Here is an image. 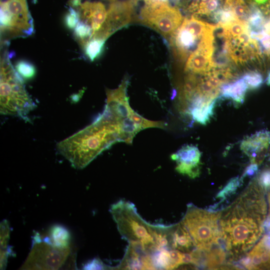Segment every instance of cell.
I'll use <instances>...</instances> for the list:
<instances>
[{
    "instance_id": "obj_12",
    "label": "cell",
    "mask_w": 270,
    "mask_h": 270,
    "mask_svg": "<svg viewBox=\"0 0 270 270\" xmlns=\"http://www.w3.org/2000/svg\"><path fill=\"white\" fill-rule=\"evenodd\" d=\"M270 144V132L266 130L256 132L242 140L240 150L250 158L252 163L260 164Z\"/></svg>"
},
{
    "instance_id": "obj_20",
    "label": "cell",
    "mask_w": 270,
    "mask_h": 270,
    "mask_svg": "<svg viewBox=\"0 0 270 270\" xmlns=\"http://www.w3.org/2000/svg\"><path fill=\"white\" fill-rule=\"evenodd\" d=\"M224 7L232 10L237 20L246 24L250 8L244 0H225Z\"/></svg>"
},
{
    "instance_id": "obj_30",
    "label": "cell",
    "mask_w": 270,
    "mask_h": 270,
    "mask_svg": "<svg viewBox=\"0 0 270 270\" xmlns=\"http://www.w3.org/2000/svg\"><path fill=\"white\" fill-rule=\"evenodd\" d=\"M258 181L262 188L270 189V168H266L260 172Z\"/></svg>"
},
{
    "instance_id": "obj_6",
    "label": "cell",
    "mask_w": 270,
    "mask_h": 270,
    "mask_svg": "<svg viewBox=\"0 0 270 270\" xmlns=\"http://www.w3.org/2000/svg\"><path fill=\"white\" fill-rule=\"evenodd\" d=\"M221 212H213L187 206L186 212L180 223L189 233L194 246L207 250L220 238V218Z\"/></svg>"
},
{
    "instance_id": "obj_17",
    "label": "cell",
    "mask_w": 270,
    "mask_h": 270,
    "mask_svg": "<svg viewBox=\"0 0 270 270\" xmlns=\"http://www.w3.org/2000/svg\"><path fill=\"white\" fill-rule=\"evenodd\" d=\"M172 238L173 249L186 252L194 246L189 233L180 222L174 225Z\"/></svg>"
},
{
    "instance_id": "obj_35",
    "label": "cell",
    "mask_w": 270,
    "mask_h": 270,
    "mask_svg": "<svg viewBox=\"0 0 270 270\" xmlns=\"http://www.w3.org/2000/svg\"><path fill=\"white\" fill-rule=\"evenodd\" d=\"M266 84L270 86V72L268 73V75L266 80Z\"/></svg>"
},
{
    "instance_id": "obj_25",
    "label": "cell",
    "mask_w": 270,
    "mask_h": 270,
    "mask_svg": "<svg viewBox=\"0 0 270 270\" xmlns=\"http://www.w3.org/2000/svg\"><path fill=\"white\" fill-rule=\"evenodd\" d=\"M240 178L238 177H235L231 179L216 195V198H220L221 200L219 204L233 194L240 186Z\"/></svg>"
},
{
    "instance_id": "obj_11",
    "label": "cell",
    "mask_w": 270,
    "mask_h": 270,
    "mask_svg": "<svg viewBox=\"0 0 270 270\" xmlns=\"http://www.w3.org/2000/svg\"><path fill=\"white\" fill-rule=\"evenodd\" d=\"M200 150L193 145H186L171 156V158L176 164V170L191 178H195L200 176Z\"/></svg>"
},
{
    "instance_id": "obj_34",
    "label": "cell",
    "mask_w": 270,
    "mask_h": 270,
    "mask_svg": "<svg viewBox=\"0 0 270 270\" xmlns=\"http://www.w3.org/2000/svg\"><path fill=\"white\" fill-rule=\"evenodd\" d=\"M144 0L146 4H150L160 0Z\"/></svg>"
},
{
    "instance_id": "obj_7",
    "label": "cell",
    "mask_w": 270,
    "mask_h": 270,
    "mask_svg": "<svg viewBox=\"0 0 270 270\" xmlns=\"http://www.w3.org/2000/svg\"><path fill=\"white\" fill-rule=\"evenodd\" d=\"M110 212L122 238L144 247L154 246L152 224L140 216L134 204L120 200L111 206Z\"/></svg>"
},
{
    "instance_id": "obj_8",
    "label": "cell",
    "mask_w": 270,
    "mask_h": 270,
    "mask_svg": "<svg viewBox=\"0 0 270 270\" xmlns=\"http://www.w3.org/2000/svg\"><path fill=\"white\" fill-rule=\"evenodd\" d=\"M138 20L168 38L181 24L182 17L176 7L164 0L146 4L140 12Z\"/></svg>"
},
{
    "instance_id": "obj_19",
    "label": "cell",
    "mask_w": 270,
    "mask_h": 270,
    "mask_svg": "<svg viewBox=\"0 0 270 270\" xmlns=\"http://www.w3.org/2000/svg\"><path fill=\"white\" fill-rule=\"evenodd\" d=\"M10 236V228L7 220L0 224V269L5 268L8 256L12 252L8 248V242Z\"/></svg>"
},
{
    "instance_id": "obj_33",
    "label": "cell",
    "mask_w": 270,
    "mask_h": 270,
    "mask_svg": "<svg viewBox=\"0 0 270 270\" xmlns=\"http://www.w3.org/2000/svg\"><path fill=\"white\" fill-rule=\"evenodd\" d=\"M80 0H71L70 2L72 6H78L80 4ZM108 0L114 1V0Z\"/></svg>"
},
{
    "instance_id": "obj_1",
    "label": "cell",
    "mask_w": 270,
    "mask_h": 270,
    "mask_svg": "<svg viewBox=\"0 0 270 270\" xmlns=\"http://www.w3.org/2000/svg\"><path fill=\"white\" fill-rule=\"evenodd\" d=\"M264 203L257 184L252 183L220 218V238L234 259L244 255L263 232Z\"/></svg>"
},
{
    "instance_id": "obj_18",
    "label": "cell",
    "mask_w": 270,
    "mask_h": 270,
    "mask_svg": "<svg viewBox=\"0 0 270 270\" xmlns=\"http://www.w3.org/2000/svg\"><path fill=\"white\" fill-rule=\"evenodd\" d=\"M216 98L210 100L202 106L192 110L189 114L192 118L198 123L205 125L214 114Z\"/></svg>"
},
{
    "instance_id": "obj_23",
    "label": "cell",
    "mask_w": 270,
    "mask_h": 270,
    "mask_svg": "<svg viewBox=\"0 0 270 270\" xmlns=\"http://www.w3.org/2000/svg\"><path fill=\"white\" fill-rule=\"evenodd\" d=\"M212 20L221 26L228 25L236 20L233 11L226 8H220L211 15Z\"/></svg>"
},
{
    "instance_id": "obj_9",
    "label": "cell",
    "mask_w": 270,
    "mask_h": 270,
    "mask_svg": "<svg viewBox=\"0 0 270 270\" xmlns=\"http://www.w3.org/2000/svg\"><path fill=\"white\" fill-rule=\"evenodd\" d=\"M0 30L10 36L30 34L33 24L26 0H6L0 2Z\"/></svg>"
},
{
    "instance_id": "obj_24",
    "label": "cell",
    "mask_w": 270,
    "mask_h": 270,
    "mask_svg": "<svg viewBox=\"0 0 270 270\" xmlns=\"http://www.w3.org/2000/svg\"><path fill=\"white\" fill-rule=\"evenodd\" d=\"M74 34L81 45L84 46L92 38V30L86 23L79 21L74 28Z\"/></svg>"
},
{
    "instance_id": "obj_29",
    "label": "cell",
    "mask_w": 270,
    "mask_h": 270,
    "mask_svg": "<svg viewBox=\"0 0 270 270\" xmlns=\"http://www.w3.org/2000/svg\"><path fill=\"white\" fill-rule=\"evenodd\" d=\"M110 266H106L99 258H94L86 262L82 267L83 270H108Z\"/></svg>"
},
{
    "instance_id": "obj_16",
    "label": "cell",
    "mask_w": 270,
    "mask_h": 270,
    "mask_svg": "<svg viewBox=\"0 0 270 270\" xmlns=\"http://www.w3.org/2000/svg\"><path fill=\"white\" fill-rule=\"evenodd\" d=\"M48 232L44 237L54 246L60 248L72 246L70 232L62 226H53Z\"/></svg>"
},
{
    "instance_id": "obj_15",
    "label": "cell",
    "mask_w": 270,
    "mask_h": 270,
    "mask_svg": "<svg viewBox=\"0 0 270 270\" xmlns=\"http://www.w3.org/2000/svg\"><path fill=\"white\" fill-rule=\"evenodd\" d=\"M248 86L243 78L228 84H222L220 88L222 97L232 100L236 104L243 103Z\"/></svg>"
},
{
    "instance_id": "obj_21",
    "label": "cell",
    "mask_w": 270,
    "mask_h": 270,
    "mask_svg": "<svg viewBox=\"0 0 270 270\" xmlns=\"http://www.w3.org/2000/svg\"><path fill=\"white\" fill-rule=\"evenodd\" d=\"M250 13L246 24L250 31L261 32L264 30V25L266 21L264 13L259 8L250 5Z\"/></svg>"
},
{
    "instance_id": "obj_2",
    "label": "cell",
    "mask_w": 270,
    "mask_h": 270,
    "mask_svg": "<svg viewBox=\"0 0 270 270\" xmlns=\"http://www.w3.org/2000/svg\"><path fill=\"white\" fill-rule=\"evenodd\" d=\"M124 125V120L106 104L94 122L58 142L57 150L73 167L83 168L114 144L126 143Z\"/></svg>"
},
{
    "instance_id": "obj_22",
    "label": "cell",
    "mask_w": 270,
    "mask_h": 270,
    "mask_svg": "<svg viewBox=\"0 0 270 270\" xmlns=\"http://www.w3.org/2000/svg\"><path fill=\"white\" fill-rule=\"evenodd\" d=\"M106 40L91 38L84 46L85 54L91 61H94L102 54Z\"/></svg>"
},
{
    "instance_id": "obj_13",
    "label": "cell",
    "mask_w": 270,
    "mask_h": 270,
    "mask_svg": "<svg viewBox=\"0 0 270 270\" xmlns=\"http://www.w3.org/2000/svg\"><path fill=\"white\" fill-rule=\"evenodd\" d=\"M78 6L80 21L91 28L92 36L100 29L106 20L107 14L106 8L103 4L96 2H86Z\"/></svg>"
},
{
    "instance_id": "obj_26",
    "label": "cell",
    "mask_w": 270,
    "mask_h": 270,
    "mask_svg": "<svg viewBox=\"0 0 270 270\" xmlns=\"http://www.w3.org/2000/svg\"><path fill=\"white\" fill-rule=\"evenodd\" d=\"M246 82L248 88L256 90L264 82L263 76L257 71H250L246 73L242 76Z\"/></svg>"
},
{
    "instance_id": "obj_32",
    "label": "cell",
    "mask_w": 270,
    "mask_h": 270,
    "mask_svg": "<svg viewBox=\"0 0 270 270\" xmlns=\"http://www.w3.org/2000/svg\"><path fill=\"white\" fill-rule=\"evenodd\" d=\"M258 170V164L256 163H251L244 170L240 180L242 182L243 179L246 177L254 175Z\"/></svg>"
},
{
    "instance_id": "obj_3",
    "label": "cell",
    "mask_w": 270,
    "mask_h": 270,
    "mask_svg": "<svg viewBox=\"0 0 270 270\" xmlns=\"http://www.w3.org/2000/svg\"><path fill=\"white\" fill-rule=\"evenodd\" d=\"M0 112L2 115L26 118L35 108L20 74L7 58L0 66Z\"/></svg>"
},
{
    "instance_id": "obj_5",
    "label": "cell",
    "mask_w": 270,
    "mask_h": 270,
    "mask_svg": "<svg viewBox=\"0 0 270 270\" xmlns=\"http://www.w3.org/2000/svg\"><path fill=\"white\" fill-rule=\"evenodd\" d=\"M216 27L194 16L185 18L170 38V44L180 59L184 61L198 48L213 45Z\"/></svg>"
},
{
    "instance_id": "obj_10",
    "label": "cell",
    "mask_w": 270,
    "mask_h": 270,
    "mask_svg": "<svg viewBox=\"0 0 270 270\" xmlns=\"http://www.w3.org/2000/svg\"><path fill=\"white\" fill-rule=\"evenodd\" d=\"M137 0H126L112 2L107 12L106 20L92 38L106 40L116 31L128 26L132 20Z\"/></svg>"
},
{
    "instance_id": "obj_31",
    "label": "cell",
    "mask_w": 270,
    "mask_h": 270,
    "mask_svg": "<svg viewBox=\"0 0 270 270\" xmlns=\"http://www.w3.org/2000/svg\"><path fill=\"white\" fill-rule=\"evenodd\" d=\"M258 42V43L261 52L270 56V34L265 32L262 37Z\"/></svg>"
},
{
    "instance_id": "obj_28",
    "label": "cell",
    "mask_w": 270,
    "mask_h": 270,
    "mask_svg": "<svg viewBox=\"0 0 270 270\" xmlns=\"http://www.w3.org/2000/svg\"><path fill=\"white\" fill-rule=\"evenodd\" d=\"M64 20L66 25L68 28H74L80 21L77 11L70 8Z\"/></svg>"
},
{
    "instance_id": "obj_4",
    "label": "cell",
    "mask_w": 270,
    "mask_h": 270,
    "mask_svg": "<svg viewBox=\"0 0 270 270\" xmlns=\"http://www.w3.org/2000/svg\"><path fill=\"white\" fill-rule=\"evenodd\" d=\"M76 252L72 247L60 248L36 232L30 251L22 266V270L77 269Z\"/></svg>"
},
{
    "instance_id": "obj_14",
    "label": "cell",
    "mask_w": 270,
    "mask_h": 270,
    "mask_svg": "<svg viewBox=\"0 0 270 270\" xmlns=\"http://www.w3.org/2000/svg\"><path fill=\"white\" fill-rule=\"evenodd\" d=\"M214 45L202 46L190 54L184 70L188 73L204 74L213 69Z\"/></svg>"
},
{
    "instance_id": "obj_27",
    "label": "cell",
    "mask_w": 270,
    "mask_h": 270,
    "mask_svg": "<svg viewBox=\"0 0 270 270\" xmlns=\"http://www.w3.org/2000/svg\"><path fill=\"white\" fill-rule=\"evenodd\" d=\"M15 69L19 74L26 78L33 77L36 72L34 66L30 62L24 60L16 62Z\"/></svg>"
}]
</instances>
